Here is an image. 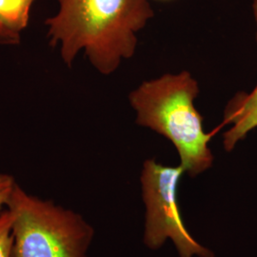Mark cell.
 <instances>
[{
	"instance_id": "obj_7",
	"label": "cell",
	"mask_w": 257,
	"mask_h": 257,
	"mask_svg": "<svg viewBox=\"0 0 257 257\" xmlns=\"http://www.w3.org/2000/svg\"><path fill=\"white\" fill-rule=\"evenodd\" d=\"M12 217L7 209L0 213V257H12Z\"/></svg>"
},
{
	"instance_id": "obj_1",
	"label": "cell",
	"mask_w": 257,
	"mask_h": 257,
	"mask_svg": "<svg viewBox=\"0 0 257 257\" xmlns=\"http://www.w3.org/2000/svg\"><path fill=\"white\" fill-rule=\"evenodd\" d=\"M57 10L45 20L49 45L72 67L84 52L103 75L113 74L138 46V32L155 12L151 0H56Z\"/></svg>"
},
{
	"instance_id": "obj_4",
	"label": "cell",
	"mask_w": 257,
	"mask_h": 257,
	"mask_svg": "<svg viewBox=\"0 0 257 257\" xmlns=\"http://www.w3.org/2000/svg\"><path fill=\"white\" fill-rule=\"evenodd\" d=\"M183 167H169L147 159L141 173L143 200L146 207L144 243L151 249L161 248L171 239L180 257H214L211 249L198 243L188 231L177 200Z\"/></svg>"
},
{
	"instance_id": "obj_6",
	"label": "cell",
	"mask_w": 257,
	"mask_h": 257,
	"mask_svg": "<svg viewBox=\"0 0 257 257\" xmlns=\"http://www.w3.org/2000/svg\"><path fill=\"white\" fill-rule=\"evenodd\" d=\"M37 0H0V32L19 44Z\"/></svg>"
},
{
	"instance_id": "obj_9",
	"label": "cell",
	"mask_w": 257,
	"mask_h": 257,
	"mask_svg": "<svg viewBox=\"0 0 257 257\" xmlns=\"http://www.w3.org/2000/svg\"><path fill=\"white\" fill-rule=\"evenodd\" d=\"M18 45L16 41H14L12 38L7 37L3 33L0 32V46H15Z\"/></svg>"
},
{
	"instance_id": "obj_8",
	"label": "cell",
	"mask_w": 257,
	"mask_h": 257,
	"mask_svg": "<svg viewBox=\"0 0 257 257\" xmlns=\"http://www.w3.org/2000/svg\"><path fill=\"white\" fill-rule=\"evenodd\" d=\"M17 184L18 182L13 175L0 173V213L7 208Z\"/></svg>"
},
{
	"instance_id": "obj_5",
	"label": "cell",
	"mask_w": 257,
	"mask_h": 257,
	"mask_svg": "<svg viewBox=\"0 0 257 257\" xmlns=\"http://www.w3.org/2000/svg\"><path fill=\"white\" fill-rule=\"evenodd\" d=\"M226 125L230 127L223 136V146L226 152H231L257 128V84L251 92H237L227 104L222 126Z\"/></svg>"
},
{
	"instance_id": "obj_11",
	"label": "cell",
	"mask_w": 257,
	"mask_h": 257,
	"mask_svg": "<svg viewBox=\"0 0 257 257\" xmlns=\"http://www.w3.org/2000/svg\"><path fill=\"white\" fill-rule=\"evenodd\" d=\"M158 1H173V0H158Z\"/></svg>"
},
{
	"instance_id": "obj_10",
	"label": "cell",
	"mask_w": 257,
	"mask_h": 257,
	"mask_svg": "<svg viewBox=\"0 0 257 257\" xmlns=\"http://www.w3.org/2000/svg\"><path fill=\"white\" fill-rule=\"evenodd\" d=\"M252 15H253V18H254V21H255L257 27V0H253L252 1Z\"/></svg>"
},
{
	"instance_id": "obj_3",
	"label": "cell",
	"mask_w": 257,
	"mask_h": 257,
	"mask_svg": "<svg viewBox=\"0 0 257 257\" xmlns=\"http://www.w3.org/2000/svg\"><path fill=\"white\" fill-rule=\"evenodd\" d=\"M6 209L12 217V257H89L94 230L76 211L19 184Z\"/></svg>"
},
{
	"instance_id": "obj_2",
	"label": "cell",
	"mask_w": 257,
	"mask_h": 257,
	"mask_svg": "<svg viewBox=\"0 0 257 257\" xmlns=\"http://www.w3.org/2000/svg\"><path fill=\"white\" fill-rule=\"evenodd\" d=\"M198 94V82L187 71L144 81L128 94L138 125L170 140L192 177L209 170L214 160L209 143L215 132L203 128V116L194 107Z\"/></svg>"
}]
</instances>
